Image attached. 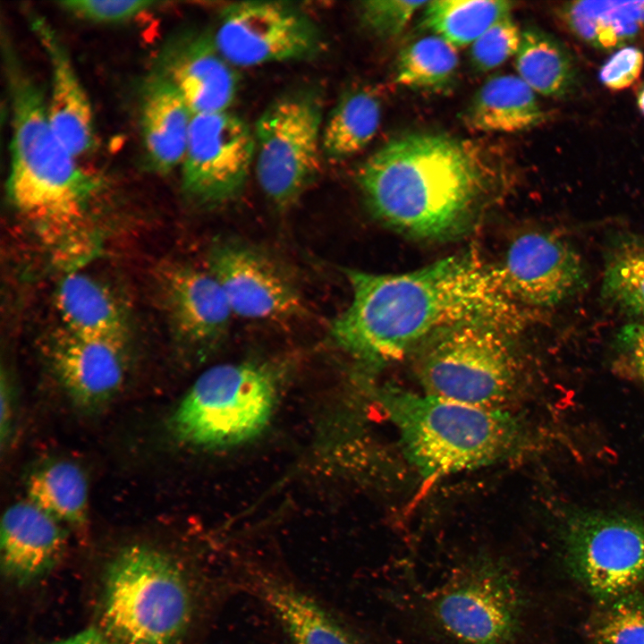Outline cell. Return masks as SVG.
Wrapping results in <instances>:
<instances>
[{
    "label": "cell",
    "mask_w": 644,
    "mask_h": 644,
    "mask_svg": "<svg viewBox=\"0 0 644 644\" xmlns=\"http://www.w3.org/2000/svg\"><path fill=\"white\" fill-rule=\"evenodd\" d=\"M352 301L330 326L334 342L358 360L382 364L404 356L434 334L469 322L510 330L523 322L496 267L472 252L401 274L346 269Z\"/></svg>",
    "instance_id": "obj_1"
},
{
    "label": "cell",
    "mask_w": 644,
    "mask_h": 644,
    "mask_svg": "<svg viewBox=\"0 0 644 644\" xmlns=\"http://www.w3.org/2000/svg\"><path fill=\"white\" fill-rule=\"evenodd\" d=\"M4 43L12 110L8 197L61 259L77 262L94 249L90 208L101 182L77 164L54 133L39 86Z\"/></svg>",
    "instance_id": "obj_2"
},
{
    "label": "cell",
    "mask_w": 644,
    "mask_h": 644,
    "mask_svg": "<svg viewBox=\"0 0 644 644\" xmlns=\"http://www.w3.org/2000/svg\"><path fill=\"white\" fill-rule=\"evenodd\" d=\"M372 214L405 234L438 239L465 228L477 197V168L456 140L415 133L387 142L359 168Z\"/></svg>",
    "instance_id": "obj_3"
},
{
    "label": "cell",
    "mask_w": 644,
    "mask_h": 644,
    "mask_svg": "<svg viewBox=\"0 0 644 644\" xmlns=\"http://www.w3.org/2000/svg\"><path fill=\"white\" fill-rule=\"evenodd\" d=\"M379 400L408 459L426 478L493 464L524 443L521 425L502 409L395 388L382 391Z\"/></svg>",
    "instance_id": "obj_4"
},
{
    "label": "cell",
    "mask_w": 644,
    "mask_h": 644,
    "mask_svg": "<svg viewBox=\"0 0 644 644\" xmlns=\"http://www.w3.org/2000/svg\"><path fill=\"white\" fill-rule=\"evenodd\" d=\"M196 611L190 575L149 545L123 547L109 563L101 598V630L113 644H178Z\"/></svg>",
    "instance_id": "obj_5"
},
{
    "label": "cell",
    "mask_w": 644,
    "mask_h": 644,
    "mask_svg": "<svg viewBox=\"0 0 644 644\" xmlns=\"http://www.w3.org/2000/svg\"><path fill=\"white\" fill-rule=\"evenodd\" d=\"M275 402V377L267 366L220 364L204 371L187 390L168 419V428L187 446L235 445L265 428Z\"/></svg>",
    "instance_id": "obj_6"
},
{
    "label": "cell",
    "mask_w": 644,
    "mask_h": 644,
    "mask_svg": "<svg viewBox=\"0 0 644 644\" xmlns=\"http://www.w3.org/2000/svg\"><path fill=\"white\" fill-rule=\"evenodd\" d=\"M512 330L484 322L457 324L424 342L418 375L427 394L500 409L514 394L519 360Z\"/></svg>",
    "instance_id": "obj_7"
},
{
    "label": "cell",
    "mask_w": 644,
    "mask_h": 644,
    "mask_svg": "<svg viewBox=\"0 0 644 644\" xmlns=\"http://www.w3.org/2000/svg\"><path fill=\"white\" fill-rule=\"evenodd\" d=\"M322 98L298 89L267 106L254 128L258 182L279 210L295 205L315 179L322 152Z\"/></svg>",
    "instance_id": "obj_8"
},
{
    "label": "cell",
    "mask_w": 644,
    "mask_h": 644,
    "mask_svg": "<svg viewBox=\"0 0 644 644\" xmlns=\"http://www.w3.org/2000/svg\"><path fill=\"white\" fill-rule=\"evenodd\" d=\"M523 607L519 583L501 559L478 555L462 565L434 597L439 626L462 644H512Z\"/></svg>",
    "instance_id": "obj_9"
},
{
    "label": "cell",
    "mask_w": 644,
    "mask_h": 644,
    "mask_svg": "<svg viewBox=\"0 0 644 644\" xmlns=\"http://www.w3.org/2000/svg\"><path fill=\"white\" fill-rule=\"evenodd\" d=\"M573 574L596 598L614 601L644 585V520L577 511L564 529Z\"/></svg>",
    "instance_id": "obj_10"
},
{
    "label": "cell",
    "mask_w": 644,
    "mask_h": 644,
    "mask_svg": "<svg viewBox=\"0 0 644 644\" xmlns=\"http://www.w3.org/2000/svg\"><path fill=\"white\" fill-rule=\"evenodd\" d=\"M213 37L233 66L308 60L323 47L314 21L301 8L276 1L229 4L220 13Z\"/></svg>",
    "instance_id": "obj_11"
},
{
    "label": "cell",
    "mask_w": 644,
    "mask_h": 644,
    "mask_svg": "<svg viewBox=\"0 0 644 644\" xmlns=\"http://www.w3.org/2000/svg\"><path fill=\"white\" fill-rule=\"evenodd\" d=\"M254 161V132L243 119L229 110L193 114L182 190L203 207L227 204L242 193Z\"/></svg>",
    "instance_id": "obj_12"
},
{
    "label": "cell",
    "mask_w": 644,
    "mask_h": 644,
    "mask_svg": "<svg viewBox=\"0 0 644 644\" xmlns=\"http://www.w3.org/2000/svg\"><path fill=\"white\" fill-rule=\"evenodd\" d=\"M208 271L239 316L281 320L305 311L298 285L286 268L265 250L234 239L216 242Z\"/></svg>",
    "instance_id": "obj_13"
},
{
    "label": "cell",
    "mask_w": 644,
    "mask_h": 644,
    "mask_svg": "<svg viewBox=\"0 0 644 644\" xmlns=\"http://www.w3.org/2000/svg\"><path fill=\"white\" fill-rule=\"evenodd\" d=\"M496 267L509 296L528 306L558 305L587 284L585 266L578 251L547 232L531 231L516 237Z\"/></svg>",
    "instance_id": "obj_14"
},
{
    "label": "cell",
    "mask_w": 644,
    "mask_h": 644,
    "mask_svg": "<svg viewBox=\"0 0 644 644\" xmlns=\"http://www.w3.org/2000/svg\"><path fill=\"white\" fill-rule=\"evenodd\" d=\"M165 311L179 343L186 350L208 354L229 334L233 313L221 285L208 270L170 265L159 277Z\"/></svg>",
    "instance_id": "obj_15"
},
{
    "label": "cell",
    "mask_w": 644,
    "mask_h": 644,
    "mask_svg": "<svg viewBox=\"0 0 644 644\" xmlns=\"http://www.w3.org/2000/svg\"><path fill=\"white\" fill-rule=\"evenodd\" d=\"M154 68L173 83L193 114L229 110L238 91L233 66L207 31L185 30L170 37Z\"/></svg>",
    "instance_id": "obj_16"
},
{
    "label": "cell",
    "mask_w": 644,
    "mask_h": 644,
    "mask_svg": "<svg viewBox=\"0 0 644 644\" xmlns=\"http://www.w3.org/2000/svg\"><path fill=\"white\" fill-rule=\"evenodd\" d=\"M53 371L72 403L85 413L107 407L127 377L126 346L64 332L49 351Z\"/></svg>",
    "instance_id": "obj_17"
},
{
    "label": "cell",
    "mask_w": 644,
    "mask_h": 644,
    "mask_svg": "<svg viewBox=\"0 0 644 644\" xmlns=\"http://www.w3.org/2000/svg\"><path fill=\"white\" fill-rule=\"evenodd\" d=\"M34 35L44 49L51 69L47 116L54 133L75 157L95 144L93 112L64 45L51 24L35 13H29Z\"/></svg>",
    "instance_id": "obj_18"
},
{
    "label": "cell",
    "mask_w": 644,
    "mask_h": 644,
    "mask_svg": "<svg viewBox=\"0 0 644 644\" xmlns=\"http://www.w3.org/2000/svg\"><path fill=\"white\" fill-rule=\"evenodd\" d=\"M66 545L62 523L29 500L10 505L1 521V564L18 584L30 583L49 572Z\"/></svg>",
    "instance_id": "obj_19"
},
{
    "label": "cell",
    "mask_w": 644,
    "mask_h": 644,
    "mask_svg": "<svg viewBox=\"0 0 644 644\" xmlns=\"http://www.w3.org/2000/svg\"><path fill=\"white\" fill-rule=\"evenodd\" d=\"M250 587L292 644H365L312 596L286 579L255 570L250 573Z\"/></svg>",
    "instance_id": "obj_20"
},
{
    "label": "cell",
    "mask_w": 644,
    "mask_h": 644,
    "mask_svg": "<svg viewBox=\"0 0 644 644\" xmlns=\"http://www.w3.org/2000/svg\"><path fill=\"white\" fill-rule=\"evenodd\" d=\"M193 114L173 85L153 68L140 96V123L150 168L168 174L182 165Z\"/></svg>",
    "instance_id": "obj_21"
},
{
    "label": "cell",
    "mask_w": 644,
    "mask_h": 644,
    "mask_svg": "<svg viewBox=\"0 0 644 644\" xmlns=\"http://www.w3.org/2000/svg\"><path fill=\"white\" fill-rule=\"evenodd\" d=\"M57 309L64 331L126 346L128 322L113 293L92 276L72 270L59 284Z\"/></svg>",
    "instance_id": "obj_22"
},
{
    "label": "cell",
    "mask_w": 644,
    "mask_h": 644,
    "mask_svg": "<svg viewBox=\"0 0 644 644\" xmlns=\"http://www.w3.org/2000/svg\"><path fill=\"white\" fill-rule=\"evenodd\" d=\"M543 118L535 92L512 74L487 80L466 113L468 125L485 132H518L536 126Z\"/></svg>",
    "instance_id": "obj_23"
},
{
    "label": "cell",
    "mask_w": 644,
    "mask_h": 644,
    "mask_svg": "<svg viewBox=\"0 0 644 644\" xmlns=\"http://www.w3.org/2000/svg\"><path fill=\"white\" fill-rule=\"evenodd\" d=\"M560 14L576 36L603 50L623 47L644 32V1H574Z\"/></svg>",
    "instance_id": "obj_24"
},
{
    "label": "cell",
    "mask_w": 644,
    "mask_h": 644,
    "mask_svg": "<svg viewBox=\"0 0 644 644\" xmlns=\"http://www.w3.org/2000/svg\"><path fill=\"white\" fill-rule=\"evenodd\" d=\"M515 67L518 76L534 92L546 97H566L579 85L578 65L570 50L537 28L521 31Z\"/></svg>",
    "instance_id": "obj_25"
},
{
    "label": "cell",
    "mask_w": 644,
    "mask_h": 644,
    "mask_svg": "<svg viewBox=\"0 0 644 644\" xmlns=\"http://www.w3.org/2000/svg\"><path fill=\"white\" fill-rule=\"evenodd\" d=\"M380 120V101L372 91L366 89L347 91L323 126V154L335 162L357 154L375 137Z\"/></svg>",
    "instance_id": "obj_26"
},
{
    "label": "cell",
    "mask_w": 644,
    "mask_h": 644,
    "mask_svg": "<svg viewBox=\"0 0 644 644\" xmlns=\"http://www.w3.org/2000/svg\"><path fill=\"white\" fill-rule=\"evenodd\" d=\"M30 502L60 523L80 526L89 511V485L75 462L58 460L32 472L27 482Z\"/></svg>",
    "instance_id": "obj_27"
},
{
    "label": "cell",
    "mask_w": 644,
    "mask_h": 644,
    "mask_svg": "<svg viewBox=\"0 0 644 644\" xmlns=\"http://www.w3.org/2000/svg\"><path fill=\"white\" fill-rule=\"evenodd\" d=\"M513 3L489 0H435L423 8L424 26L453 47L475 42L499 20L511 15Z\"/></svg>",
    "instance_id": "obj_28"
},
{
    "label": "cell",
    "mask_w": 644,
    "mask_h": 644,
    "mask_svg": "<svg viewBox=\"0 0 644 644\" xmlns=\"http://www.w3.org/2000/svg\"><path fill=\"white\" fill-rule=\"evenodd\" d=\"M601 294L619 311L644 317V234H623L611 244L606 258Z\"/></svg>",
    "instance_id": "obj_29"
},
{
    "label": "cell",
    "mask_w": 644,
    "mask_h": 644,
    "mask_svg": "<svg viewBox=\"0 0 644 644\" xmlns=\"http://www.w3.org/2000/svg\"><path fill=\"white\" fill-rule=\"evenodd\" d=\"M459 63L455 47L433 35L402 49L396 67L397 83L416 89H436L453 78Z\"/></svg>",
    "instance_id": "obj_30"
},
{
    "label": "cell",
    "mask_w": 644,
    "mask_h": 644,
    "mask_svg": "<svg viewBox=\"0 0 644 644\" xmlns=\"http://www.w3.org/2000/svg\"><path fill=\"white\" fill-rule=\"evenodd\" d=\"M595 644H644V603L626 596L613 601L591 628Z\"/></svg>",
    "instance_id": "obj_31"
},
{
    "label": "cell",
    "mask_w": 644,
    "mask_h": 644,
    "mask_svg": "<svg viewBox=\"0 0 644 644\" xmlns=\"http://www.w3.org/2000/svg\"><path fill=\"white\" fill-rule=\"evenodd\" d=\"M521 38V31L511 15L499 20L472 43V64L480 72L498 67L516 55Z\"/></svg>",
    "instance_id": "obj_32"
},
{
    "label": "cell",
    "mask_w": 644,
    "mask_h": 644,
    "mask_svg": "<svg viewBox=\"0 0 644 644\" xmlns=\"http://www.w3.org/2000/svg\"><path fill=\"white\" fill-rule=\"evenodd\" d=\"M429 1L369 0L359 6L361 24L381 38L398 36L413 14Z\"/></svg>",
    "instance_id": "obj_33"
},
{
    "label": "cell",
    "mask_w": 644,
    "mask_h": 644,
    "mask_svg": "<svg viewBox=\"0 0 644 644\" xmlns=\"http://www.w3.org/2000/svg\"><path fill=\"white\" fill-rule=\"evenodd\" d=\"M159 4L146 0H65L58 3L62 9L74 17L98 24L131 21Z\"/></svg>",
    "instance_id": "obj_34"
},
{
    "label": "cell",
    "mask_w": 644,
    "mask_h": 644,
    "mask_svg": "<svg viewBox=\"0 0 644 644\" xmlns=\"http://www.w3.org/2000/svg\"><path fill=\"white\" fill-rule=\"evenodd\" d=\"M643 62L644 56L640 49L625 46L614 52L602 65L599 79L611 89H623L631 86L640 76Z\"/></svg>",
    "instance_id": "obj_35"
},
{
    "label": "cell",
    "mask_w": 644,
    "mask_h": 644,
    "mask_svg": "<svg viewBox=\"0 0 644 644\" xmlns=\"http://www.w3.org/2000/svg\"><path fill=\"white\" fill-rule=\"evenodd\" d=\"M614 347L644 383V323L623 326L615 335Z\"/></svg>",
    "instance_id": "obj_36"
},
{
    "label": "cell",
    "mask_w": 644,
    "mask_h": 644,
    "mask_svg": "<svg viewBox=\"0 0 644 644\" xmlns=\"http://www.w3.org/2000/svg\"><path fill=\"white\" fill-rule=\"evenodd\" d=\"M11 386L4 372L1 377V444L4 446L9 444L13 433V405Z\"/></svg>",
    "instance_id": "obj_37"
},
{
    "label": "cell",
    "mask_w": 644,
    "mask_h": 644,
    "mask_svg": "<svg viewBox=\"0 0 644 644\" xmlns=\"http://www.w3.org/2000/svg\"><path fill=\"white\" fill-rule=\"evenodd\" d=\"M51 644H113L101 629L87 628L67 639Z\"/></svg>",
    "instance_id": "obj_38"
},
{
    "label": "cell",
    "mask_w": 644,
    "mask_h": 644,
    "mask_svg": "<svg viewBox=\"0 0 644 644\" xmlns=\"http://www.w3.org/2000/svg\"><path fill=\"white\" fill-rule=\"evenodd\" d=\"M637 105L640 112L644 114V83L641 85L638 91Z\"/></svg>",
    "instance_id": "obj_39"
}]
</instances>
